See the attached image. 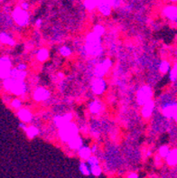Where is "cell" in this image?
Returning <instances> with one entry per match:
<instances>
[{
	"instance_id": "obj_14",
	"label": "cell",
	"mask_w": 177,
	"mask_h": 178,
	"mask_svg": "<svg viewBox=\"0 0 177 178\" xmlns=\"http://www.w3.org/2000/svg\"><path fill=\"white\" fill-rule=\"evenodd\" d=\"M69 145L71 148H80L82 146V140L78 137H75L69 141Z\"/></svg>"
},
{
	"instance_id": "obj_27",
	"label": "cell",
	"mask_w": 177,
	"mask_h": 178,
	"mask_svg": "<svg viewBox=\"0 0 177 178\" xmlns=\"http://www.w3.org/2000/svg\"><path fill=\"white\" fill-rule=\"evenodd\" d=\"M169 153V150H168V148L166 147V146H163V147H161V149H160V155H162V156H166Z\"/></svg>"
},
{
	"instance_id": "obj_7",
	"label": "cell",
	"mask_w": 177,
	"mask_h": 178,
	"mask_svg": "<svg viewBox=\"0 0 177 178\" xmlns=\"http://www.w3.org/2000/svg\"><path fill=\"white\" fill-rule=\"evenodd\" d=\"M35 100L37 101H41V100H44L49 97V92L44 89H38L35 92Z\"/></svg>"
},
{
	"instance_id": "obj_21",
	"label": "cell",
	"mask_w": 177,
	"mask_h": 178,
	"mask_svg": "<svg viewBox=\"0 0 177 178\" xmlns=\"http://www.w3.org/2000/svg\"><path fill=\"white\" fill-rule=\"evenodd\" d=\"M88 163H89V165L91 166L99 165V161H98V159L95 156H90L88 158Z\"/></svg>"
},
{
	"instance_id": "obj_19",
	"label": "cell",
	"mask_w": 177,
	"mask_h": 178,
	"mask_svg": "<svg viewBox=\"0 0 177 178\" xmlns=\"http://www.w3.org/2000/svg\"><path fill=\"white\" fill-rule=\"evenodd\" d=\"M26 133H27L29 138H34L35 136L38 134V129H36L35 127H31V128H28L26 129Z\"/></svg>"
},
{
	"instance_id": "obj_13",
	"label": "cell",
	"mask_w": 177,
	"mask_h": 178,
	"mask_svg": "<svg viewBox=\"0 0 177 178\" xmlns=\"http://www.w3.org/2000/svg\"><path fill=\"white\" fill-rule=\"evenodd\" d=\"M18 116H19L20 119H22V120H24V121H29L31 119V118H32L31 113L28 110H26V109L20 110L19 113H18Z\"/></svg>"
},
{
	"instance_id": "obj_26",
	"label": "cell",
	"mask_w": 177,
	"mask_h": 178,
	"mask_svg": "<svg viewBox=\"0 0 177 178\" xmlns=\"http://www.w3.org/2000/svg\"><path fill=\"white\" fill-rule=\"evenodd\" d=\"M103 32H104L103 27H101V26H97V27L95 28L94 34H96L97 36H99L100 35H102V34H103Z\"/></svg>"
},
{
	"instance_id": "obj_24",
	"label": "cell",
	"mask_w": 177,
	"mask_h": 178,
	"mask_svg": "<svg viewBox=\"0 0 177 178\" xmlns=\"http://www.w3.org/2000/svg\"><path fill=\"white\" fill-rule=\"evenodd\" d=\"M168 69H169V63L168 62H163L162 63V65H161V67H160V70L161 71H163V72H166V71H168Z\"/></svg>"
},
{
	"instance_id": "obj_17",
	"label": "cell",
	"mask_w": 177,
	"mask_h": 178,
	"mask_svg": "<svg viewBox=\"0 0 177 178\" xmlns=\"http://www.w3.org/2000/svg\"><path fill=\"white\" fill-rule=\"evenodd\" d=\"M91 173L95 176H100L101 174V168L99 166V165H96V166H93L91 167Z\"/></svg>"
},
{
	"instance_id": "obj_20",
	"label": "cell",
	"mask_w": 177,
	"mask_h": 178,
	"mask_svg": "<svg viewBox=\"0 0 177 178\" xmlns=\"http://www.w3.org/2000/svg\"><path fill=\"white\" fill-rule=\"evenodd\" d=\"M100 104L99 103V102H93L91 105V112H93V113H96V112H99V110L100 109Z\"/></svg>"
},
{
	"instance_id": "obj_16",
	"label": "cell",
	"mask_w": 177,
	"mask_h": 178,
	"mask_svg": "<svg viewBox=\"0 0 177 178\" xmlns=\"http://www.w3.org/2000/svg\"><path fill=\"white\" fill-rule=\"evenodd\" d=\"M48 57V52L47 50L45 49H42L38 52V54H37V58L40 60V61H44L45 59H47Z\"/></svg>"
},
{
	"instance_id": "obj_12",
	"label": "cell",
	"mask_w": 177,
	"mask_h": 178,
	"mask_svg": "<svg viewBox=\"0 0 177 178\" xmlns=\"http://www.w3.org/2000/svg\"><path fill=\"white\" fill-rule=\"evenodd\" d=\"M165 14L169 18L175 19L177 17V8L174 7V6H170V7L165 9Z\"/></svg>"
},
{
	"instance_id": "obj_10",
	"label": "cell",
	"mask_w": 177,
	"mask_h": 178,
	"mask_svg": "<svg viewBox=\"0 0 177 178\" xmlns=\"http://www.w3.org/2000/svg\"><path fill=\"white\" fill-rule=\"evenodd\" d=\"M154 108V103L152 101H148L145 104V107L143 108V115L145 117H149L152 113Z\"/></svg>"
},
{
	"instance_id": "obj_3",
	"label": "cell",
	"mask_w": 177,
	"mask_h": 178,
	"mask_svg": "<svg viewBox=\"0 0 177 178\" xmlns=\"http://www.w3.org/2000/svg\"><path fill=\"white\" fill-rule=\"evenodd\" d=\"M150 97H151V90L148 87H143L137 94L138 102L140 104H145L150 100Z\"/></svg>"
},
{
	"instance_id": "obj_9",
	"label": "cell",
	"mask_w": 177,
	"mask_h": 178,
	"mask_svg": "<svg viewBox=\"0 0 177 178\" xmlns=\"http://www.w3.org/2000/svg\"><path fill=\"white\" fill-rule=\"evenodd\" d=\"M166 157H167V163L169 165L174 166L177 164V150H173L172 152H169Z\"/></svg>"
},
{
	"instance_id": "obj_11",
	"label": "cell",
	"mask_w": 177,
	"mask_h": 178,
	"mask_svg": "<svg viewBox=\"0 0 177 178\" xmlns=\"http://www.w3.org/2000/svg\"><path fill=\"white\" fill-rule=\"evenodd\" d=\"M71 118V115L64 116V117H58V118H56V119H55V122H56L57 126L62 127V126L66 125L67 123H69V121H70Z\"/></svg>"
},
{
	"instance_id": "obj_25",
	"label": "cell",
	"mask_w": 177,
	"mask_h": 178,
	"mask_svg": "<svg viewBox=\"0 0 177 178\" xmlns=\"http://www.w3.org/2000/svg\"><path fill=\"white\" fill-rule=\"evenodd\" d=\"M85 6H87V8H89V9H91V8H93L95 6V3L93 1H91V0H87L86 2H85Z\"/></svg>"
},
{
	"instance_id": "obj_6",
	"label": "cell",
	"mask_w": 177,
	"mask_h": 178,
	"mask_svg": "<svg viewBox=\"0 0 177 178\" xmlns=\"http://www.w3.org/2000/svg\"><path fill=\"white\" fill-rule=\"evenodd\" d=\"M110 61H108V60H107L105 61L103 63H101V64H99L98 67H97V69H96V74L97 75H99V76H102L107 71V69L109 68V66H110Z\"/></svg>"
},
{
	"instance_id": "obj_2",
	"label": "cell",
	"mask_w": 177,
	"mask_h": 178,
	"mask_svg": "<svg viewBox=\"0 0 177 178\" xmlns=\"http://www.w3.org/2000/svg\"><path fill=\"white\" fill-rule=\"evenodd\" d=\"M87 50L91 54H99L101 51L99 47V36L96 34H91L88 37Z\"/></svg>"
},
{
	"instance_id": "obj_31",
	"label": "cell",
	"mask_w": 177,
	"mask_h": 178,
	"mask_svg": "<svg viewBox=\"0 0 177 178\" xmlns=\"http://www.w3.org/2000/svg\"><path fill=\"white\" fill-rule=\"evenodd\" d=\"M23 7H24V9H26V8H27V5H26V4H23Z\"/></svg>"
},
{
	"instance_id": "obj_23",
	"label": "cell",
	"mask_w": 177,
	"mask_h": 178,
	"mask_svg": "<svg viewBox=\"0 0 177 178\" xmlns=\"http://www.w3.org/2000/svg\"><path fill=\"white\" fill-rule=\"evenodd\" d=\"M61 54L62 55H64V56H68V55H70V53H71V51H70V49L67 47H62L61 49Z\"/></svg>"
},
{
	"instance_id": "obj_5",
	"label": "cell",
	"mask_w": 177,
	"mask_h": 178,
	"mask_svg": "<svg viewBox=\"0 0 177 178\" xmlns=\"http://www.w3.org/2000/svg\"><path fill=\"white\" fill-rule=\"evenodd\" d=\"M10 61L7 59L0 60V76L5 77L10 73Z\"/></svg>"
},
{
	"instance_id": "obj_8",
	"label": "cell",
	"mask_w": 177,
	"mask_h": 178,
	"mask_svg": "<svg viewBox=\"0 0 177 178\" xmlns=\"http://www.w3.org/2000/svg\"><path fill=\"white\" fill-rule=\"evenodd\" d=\"M104 89H105V83H104V81L100 80V79L95 81L94 84H93V91H94L95 93L100 94V93L103 92Z\"/></svg>"
},
{
	"instance_id": "obj_18",
	"label": "cell",
	"mask_w": 177,
	"mask_h": 178,
	"mask_svg": "<svg viewBox=\"0 0 177 178\" xmlns=\"http://www.w3.org/2000/svg\"><path fill=\"white\" fill-rule=\"evenodd\" d=\"M80 170L81 172L82 173L84 176H89L91 174V169L89 168V166H87L86 164H81V166H80Z\"/></svg>"
},
{
	"instance_id": "obj_29",
	"label": "cell",
	"mask_w": 177,
	"mask_h": 178,
	"mask_svg": "<svg viewBox=\"0 0 177 178\" xmlns=\"http://www.w3.org/2000/svg\"><path fill=\"white\" fill-rule=\"evenodd\" d=\"M128 178H138V176L136 173H131V174H129V176H128Z\"/></svg>"
},
{
	"instance_id": "obj_28",
	"label": "cell",
	"mask_w": 177,
	"mask_h": 178,
	"mask_svg": "<svg viewBox=\"0 0 177 178\" xmlns=\"http://www.w3.org/2000/svg\"><path fill=\"white\" fill-rule=\"evenodd\" d=\"M12 105L14 108H18L19 106H20V101H19V100H15L13 101Z\"/></svg>"
},
{
	"instance_id": "obj_1",
	"label": "cell",
	"mask_w": 177,
	"mask_h": 178,
	"mask_svg": "<svg viewBox=\"0 0 177 178\" xmlns=\"http://www.w3.org/2000/svg\"><path fill=\"white\" fill-rule=\"evenodd\" d=\"M61 138L65 141H70L73 138L77 137V128L74 125L67 123L60 129Z\"/></svg>"
},
{
	"instance_id": "obj_4",
	"label": "cell",
	"mask_w": 177,
	"mask_h": 178,
	"mask_svg": "<svg viewBox=\"0 0 177 178\" xmlns=\"http://www.w3.org/2000/svg\"><path fill=\"white\" fill-rule=\"evenodd\" d=\"M14 17H15V20L21 25L26 24L28 20V15L26 12L20 8L15 9V11L14 13Z\"/></svg>"
},
{
	"instance_id": "obj_22",
	"label": "cell",
	"mask_w": 177,
	"mask_h": 178,
	"mask_svg": "<svg viewBox=\"0 0 177 178\" xmlns=\"http://www.w3.org/2000/svg\"><path fill=\"white\" fill-rule=\"evenodd\" d=\"M1 40L2 42L6 43V44H13V41L11 40V38L9 36H7L6 35H1Z\"/></svg>"
},
{
	"instance_id": "obj_15",
	"label": "cell",
	"mask_w": 177,
	"mask_h": 178,
	"mask_svg": "<svg viewBox=\"0 0 177 178\" xmlns=\"http://www.w3.org/2000/svg\"><path fill=\"white\" fill-rule=\"evenodd\" d=\"M91 151L89 147H82L80 149V152H79L80 156L83 159H88L91 156Z\"/></svg>"
},
{
	"instance_id": "obj_30",
	"label": "cell",
	"mask_w": 177,
	"mask_h": 178,
	"mask_svg": "<svg viewBox=\"0 0 177 178\" xmlns=\"http://www.w3.org/2000/svg\"><path fill=\"white\" fill-rule=\"evenodd\" d=\"M18 69H19L20 71H23V70H24V69H25V66H24V65H20Z\"/></svg>"
}]
</instances>
